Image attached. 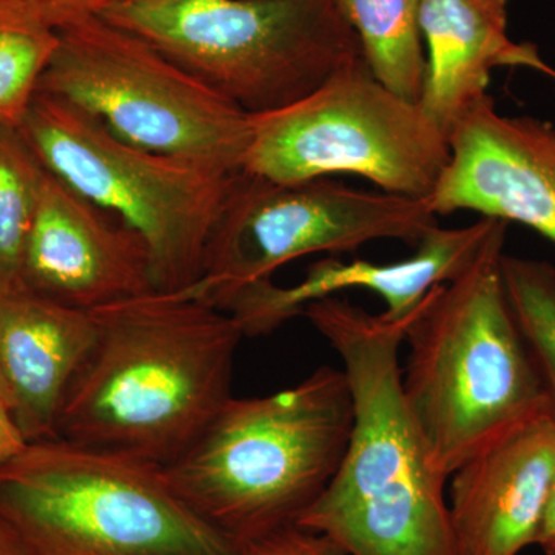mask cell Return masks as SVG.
<instances>
[{"label":"cell","mask_w":555,"mask_h":555,"mask_svg":"<svg viewBox=\"0 0 555 555\" xmlns=\"http://www.w3.org/2000/svg\"><path fill=\"white\" fill-rule=\"evenodd\" d=\"M96 337L69 383L56 437L171 465L232 398L236 321L153 291L90 312Z\"/></svg>","instance_id":"1"},{"label":"cell","mask_w":555,"mask_h":555,"mask_svg":"<svg viewBox=\"0 0 555 555\" xmlns=\"http://www.w3.org/2000/svg\"><path fill=\"white\" fill-rule=\"evenodd\" d=\"M301 317L341 358L353 401L349 447L298 526L347 555H463L438 470L409 411L400 353L406 320L327 297Z\"/></svg>","instance_id":"2"},{"label":"cell","mask_w":555,"mask_h":555,"mask_svg":"<svg viewBox=\"0 0 555 555\" xmlns=\"http://www.w3.org/2000/svg\"><path fill=\"white\" fill-rule=\"evenodd\" d=\"M352 427L345 371L321 366L288 389L230 398L164 473L175 492L241 551L298 524L337 474Z\"/></svg>","instance_id":"3"},{"label":"cell","mask_w":555,"mask_h":555,"mask_svg":"<svg viewBox=\"0 0 555 555\" xmlns=\"http://www.w3.org/2000/svg\"><path fill=\"white\" fill-rule=\"evenodd\" d=\"M505 241H492L465 273L434 287L404 331V398L448 478L509 427L551 412L545 382L507 298Z\"/></svg>","instance_id":"4"},{"label":"cell","mask_w":555,"mask_h":555,"mask_svg":"<svg viewBox=\"0 0 555 555\" xmlns=\"http://www.w3.org/2000/svg\"><path fill=\"white\" fill-rule=\"evenodd\" d=\"M0 517L24 555H240L164 467L57 437L0 467Z\"/></svg>","instance_id":"5"},{"label":"cell","mask_w":555,"mask_h":555,"mask_svg":"<svg viewBox=\"0 0 555 555\" xmlns=\"http://www.w3.org/2000/svg\"><path fill=\"white\" fill-rule=\"evenodd\" d=\"M101 20L248 115L302 100L363 56L337 0H124Z\"/></svg>","instance_id":"6"},{"label":"cell","mask_w":555,"mask_h":555,"mask_svg":"<svg viewBox=\"0 0 555 555\" xmlns=\"http://www.w3.org/2000/svg\"><path fill=\"white\" fill-rule=\"evenodd\" d=\"M21 131L49 173L144 240L155 291L179 294L199 280L236 173L133 147L42 91Z\"/></svg>","instance_id":"7"},{"label":"cell","mask_w":555,"mask_h":555,"mask_svg":"<svg viewBox=\"0 0 555 555\" xmlns=\"http://www.w3.org/2000/svg\"><path fill=\"white\" fill-rule=\"evenodd\" d=\"M39 91L100 120L133 147L243 170L251 115L137 35L93 17L57 33Z\"/></svg>","instance_id":"8"},{"label":"cell","mask_w":555,"mask_h":555,"mask_svg":"<svg viewBox=\"0 0 555 555\" xmlns=\"http://www.w3.org/2000/svg\"><path fill=\"white\" fill-rule=\"evenodd\" d=\"M449 156L447 134L418 102L379 82L360 56L302 100L251 115L243 171L278 182L352 175L427 199Z\"/></svg>","instance_id":"9"},{"label":"cell","mask_w":555,"mask_h":555,"mask_svg":"<svg viewBox=\"0 0 555 555\" xmlns=\"http://www.w3.org/2000/svg\"><path fill=\"white\" fill-rule=\"evenodd\" d=\"M437 225L426 198L347 188L328 178L269 181L241 170L208 238L203 273L179 294L222 310L240 288L272 280L294 259L353 251L377 240L416 247Z\"/></svg>","instance_id":"10"},{"label":"cell","mask_w":555,"mask_h":555,"mask_svg":"<svg viewBox=\"0 0 555 555\" xmlns=\"http://www.w3.org/2000/svg\"><path fill=\"white\" fill-rule=\"evenodd\" d=\"M451 156L427 198L438 215L469 210L518 222L555 243V127L505 116L491 96L449 133Z\"/></svg>","instance_id":"11"},{"label":"cell","mask_w":555,"mask_h":555,"mask_svg":"<svg viewBox=\"0 0 555 555\" xmlns=\"http://www.w3.org/2000/svg\"><path fill=\"white\" fill-rule=\"evenodd\" d=\"M22 283L83 312L155 291L144 240L49 171L25 244Z\"/></svg>","instance_id":"12"},{"label":"cell","mask_w":555,"mask_h":555,"mask_svg":"<svg viewBox=\"0 0 555 555\" xmlns=\"http://www.w3.org/2000/svg\"><path fill=\"white\" fill-rule=\"evenodd\" d=\"M507 222L483 218L459 229L430 230L403 261L378 264L356 259H321L294 286H276L272 280L240 288L222 312L238 324L244 337H264L292 318L301 317L318 299L335 297L350 288H363L385 301V315L406 320L438 284L465 273L489 244L506 235Z\"/></svg>","instance_id":"13"},{"label":"cell","mask_w":555,"mask_h":555,"mask_svg":"<svg viewBox=\"0 0 555 555\" xmlns=\"http://www.w3.org/2000/svg\"><path fill=\"white\" fill-rule=\"evenodd\" d=\"M449 478V511L463 555H520L535 546L555 478L553 414L509 427Z\"/></svg>","instance_id":"14"},{"label":"cell","mask_w":555,"mask_h":555,"mask_svg":"<svg viewBox=\"0 0 555 555\" xmlns=\"http://www.w3.org/2000/svg\"><path fill=\"white\" fill-rule=\"evenodd\" d=\"M94 337L90 312L28 288L0 287V372L28 443L56 438L65 393Z\"/></svg>","instance_id":"15"},{"label":"cell","mask_w":555,"mask_h":555,"mask_svg":"<svg viewBox=\"0 0 555 555\" xmlns=\"http://www.w3.org/2000/svg\"><path fill=\"white\" fill-rule=\"evenodd\" d=\"M425 78L418 105L447 134L488 96L496 67H525L547 75L551 67L532 43L507 36V16L481 0H420Z\"/></svg>","instance_id":"16"},{"label":"cell","mask_w":555,"mask_h":555,"mask_svg":"<svg viewBox=\"0 0 555 555\" xmlns=\"http://www.w3.org/2000/svg\"><path fill=\"white\" fill-rule=\"evenodd\" d=\"M379 82L416 102L425 78L420 0H337Z\"/></svg>","instance_id":"17"},{"label":"cell","mask_w":555,"mask_h":555,"mask_svg":"<svg viewBox=\"0 0 555 555\" xmlns=\"http://www.w3.org/2000/svg\"><path fill=\"white\" fill-rule=\"evenodd\" d=\"M47 177L36 153L16 127L0 124V287L22 283L25 244Z\"/></svg>","instance_id":"18"},{"label":"cell","mask_w":555,"mask_h":555,"mask_svg":"<svg viewBox=\"0 0 555 555\" xmlns=\"http://www.w3.org/2000/svg\"><path fill=\"white\" fill-rule=\"evenodd\" d=\"M502 273L511 308L545 382L555 418V268L543 259L503 254Z\"/></svg>","instance_id":"19"},{"label":"cell","mask_w":555,"mask_h":555,"mask_svg":"<svg viewBox=\"0 0 555 555\" xmlns=\"http://www.w3.org/2000/svg\"><path fill=\"white\" fill-rule=\"evenodd\" d=\"M60 35L0 11V124L21 129Z\"/></svg>","instance_id":"20"},{"label":"cell","mask_w":555,"mask_h":555,"mask_svg":"<svg viewBox=\"0 0 555 555\" xmlns=\"http://www.w3.org/2000/svg\"><path fill=\"white\" fill-rule=\"evenodd\" d=\"M124 0H0V11L54 33L101 17Z\"/></svg>","instance_id":"21"},{"label":"cell","mask_w":555,"mask_h":555,"mask_svg":"<svg viewBox=\"0 0 555 555\" xmlns=\"http://www.w3.org/2000/svg\"><path fill=\"white\" fill-rule=\"evenodd\" d=\"M240 555H347L326 537L301 528L288 526L273 534L248 543Z\"/></svg>","instance_id":"22"},{"label":"cell","mask_w":555,"mask_h":555,"mask_svg":"<svg viewBox=\"0 0 555 555\" xmlns=\"http://www.w3.org/2000/svg\"><path fill=\"white\" fill-rule=\"evenodd\" d=\"M28 441L22 434L13 411L0 400V467L20 455Z\"/></svg>","instance_id":"23"},{"label":"cell","mask_w":555,"mask_h":555,"mask_svg":"<svg viewBox=\"0 0 555 555\" xmlns=\"http://www.w3.org/2000/svg\"><path fill=\"white\" fill-rule=\"evenodd\" d=\"M535 546H539L545 555H555V478L551 486L550 496H547Z\"/></svg>","instance_id":"24"},{"label":"cell","mask_w":555,"mask_h":555,"mask_svg":"<svg viewBox=\"0 0 555 555\" xmlns=\"http://www.w3.org/2000/svg\"><path fill=\"white\" fill-rule=\"evenodd\" d=\"M0 555H24L20 542L2 517H0Z\"/></svg>","instance_id":"25"},{"label":"cell","mask_w":555,"mask_h":555,"mask_svg":"<svg viewBox=\"0 0 555 555\" xmlns=\"http://www.w3.org/2000/svg\"><path fill=\"white\" fill-rule=\"evenodd\" d=\"M0 400L7 404L13 411L14 409V400L13 393H11L9 383L3 378L2 372H0Z\"/></svg>","instance_id":"26"},{"label":"cell","mask_w":555,"mask_h":555,"mask_svg":"<svg viewBox=\"0 0 555 555\" xmlns=\"http://www.w3.org/2000/svg\"><path fill=\"white\" fill-rule=\"evenodd\" d=\"M489 9L496 11V13L505 14L507 16V0H481Z\"/></svg>","instance_id":"27"},{"label":"cell","mask_w":555,"mask_h":555,"mask_svg":"<svg viewBox=\"0 0 555 555\" xmlns=\"http://www.w3.org/2000/svg\"><path fill=\"white\" fill-rule=\"evenodd\" d=\"M547 76H551L555 80V69L551 67L550 72H547Z\"/></svg>","instance_id":"28"}]
</instances>
